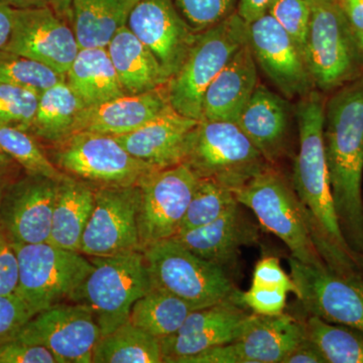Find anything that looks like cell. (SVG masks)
<instances>
[{"label":"cell","instance_id":"obj_1","mask_svg":"<svg viewBox=\"0 0 363 363\" xmlns=\"http://www.w3.org/2000/svg\"><path fill=\"white\" fill-rule=\"evenodd\" d=\"M323 136L339 226L359 260L363 255V74L327 100Z\"/></svg>","mask_w":363,"mask_h":363},{"label":"cell","instance_id":"obj_2","mask_svg":"<svg viewBox=\"0 0 363 363\" xmlns=\"http://www.w3.org/2000/svg\"><path fill=\"white\" fill-rule=\"evenodd\" d=\"M325 104L315 90L298 102L300 147L294 164V190L311 219L315 245L324 262L333 267H352L359 260L341 233L332 198L323 136Z\"/></svg>","mask_w":363,"mask_h":363},{"label":"cell","instance_id":"obj_3","mask_svg":"<svg viewBox=\"0 0 363 363\" xmlns=\"http://www.w3.org/2000/svg\"><path fill=\"white\" fill-rule=\"evenodd\" d=\"M182 164L233 191L272 166L238 123L212 121H200L189 133Z\"/></svg>","mask_w":363,"mask_h":363},{"label":"cell","instance_id":"obj_4","mask_svg":"<svg viewBox=\"0 0 363 363\" xmlns=\"http://www.w3.org/2000/svg\"><path fill=\"white\" fill-rule=\"evenodd\" d=\"M234 194L242 206L252 210L262 228L285 243L293 257L314 266L326 264L315 245L307 210L295 190L272 166Z\"/></svg>","mask_w":363,"mask_h":363},{"label":"cell","instance_id":"obj_5","mask_svg":"<svg viewBox=\"0 0 363 363\" xmlns=\"http://www.w3.org/2000/svg\"><path fill=\"white\" fill-rule=\"evenodd\" d=\"M248 25L240 14L197 33L183 65L166 84L169 104L182 116L202 119L203 98L208 86L247 42Z\"/></svg>","mask_w":363,"mask_h":363},{"label":"cell","instance_id":"obj_6","mask_svg":"<svg viewBox=\"0 0 363 363\" xmlns=\"http://www.w3.org/2000/svg\"><path fill=\"white\" fill-rule=\"evenodd\" d=\"M152 286L185 301L193 310L240 298L225 269L190 252L175 238L143 250Z\"/></svg>","mask_w":363,"mask_h":363},{"label":"cell","instance_id":"obj_7","mask_svg":"<svg viewBox=\"0 0 363 363\" xmlns=\"http://www.w3.org/2000/svg\"><path fill=\"white\" fill-rule=\"evenodd\" d=\"M18 281L14 295L33 316L60 303L73 302L93 264L83 253L49 242L14 243Z\"/></svg>","mask_w":363,"mask_h":363},{"label":"cell","instance_id":"obj_8","mask_svg":"<svg viewBox=\"0 0 363 363\" xmlns=\"http://www.w3.org/2000/svg\"><path fill=\"white\" fill-rule=\"evenodd\" d=\"M310 25L305 61L314 84L335 91L363 74L362 54L338 0H307Z\"/></svg>","mask_w":363,"mask_h":363},{"label":"cell","instance_id":"obj_9","mask_svg":"<svg viewBox=\"0 0 363 363\" xmlns=\"http://www.w3.org/2000/svg\"><path fill=\"white\" fill-rule=\"evenodd\" d=\"M88 257L93 269L73 302L89 308L104 336L128 321L133 304L152 288V279L143 252Z\"/></svg>","mask_w":363,"mask_h":363},{"label":"cell","instance_id":"obj_10","mask_svg":"<svg viewBox=\"0 0 363 363\" xmlns=\"http://www.w3.org/2000/svg\"><path fill=\"white\" fill-rule=\"evenodd\" d=\"M49 157L60 171L94 189L138 185L143 176L156 171L131 156L114 136L89 131L52 143Z\"/></svg>","mask_w":363,"mask_h":363},{"label":"cell","instance_id":"obj_11","mask_svg":"<svg viewBox=\"0 0 363 363\" xmlns=\"http://www.w3.org/2000/svg\"><path fill=\"white\" fill-rule=\"evenodd\" d=\"M198 181L184 164L150 172L140 179L138 226L142 252L179 233Z\"/></svg>","mask_w":363,"mask_h":363},{"label":"cell","instance_id":"obj_12","mask_svg":"<svg viewBox=\"0 0 363 363\" xmlns=\"http://www.w3.org/2000/svg\"><path fill=\"white\" fill-rule=\"evenodd\" d=\"M298 298L309 316L363 332V279L344 276L326 264L314 266L289 259Z\"/></svg>","mask_w":363,"mask_h":363},{"label":"cell","instance_id":"obj_13","mask_svg":"<svg viewBox=\"0 0 363 363\" xmlns=\"http://www.w3.org/2000/svg\"><path fill=\"white\" fill-rule=\"evenodd\" d=\"M100 337L101 330L89 308L65 302L30 318L14 339L44 346L58 363H92Z\"/></svg>","mask_w":363,"mask_h":363},{"label":"cell","instance_id":"obj_14","mask_svg":"<svg viewBox=\"0 0 363 363\" xmlns=\"http://www.w3.org/2000/svg\"><path fill=\"white\" fill-rule=\"evenodd\" d=\"M94 199L80 252L86 257H101L142 252L138 226V186L96 188Z\"/></svg>","mask_w":363,"mask_h":363},{"label":"cell","instance_id":"obj_15","mask_svg":"<svg viewBox=\"0 0 363 363\" xmlns=\"http://www.w3.org/2000/svg\"><path fill=\"white\" fill-rule=\"evenodd\" d=\"M305 338V323L291 315L252 313L236 340L184 358L180 363H281Z\"/></svg>","mask_w":363,"mask_h":363},{"label":"cell","instance_id":"obj_16","mask_svg":"<svg viewBox=\"0 0 363 363\" xmlns=\"http://www.w3.org/2000/svg\"><path fill=\"white\" fill-rule=\"evenodd\" d=\"M79 50L70 23L47 6L14 9L13 30L2 51L35 60L66 76Z\"/></svg>","mask_w":363,"mask_h":363},{"label":"cell","instance_id":"obj_17","mask_svg":"<svg viewBox=\"0 0 363 363\" xmlns=\"http://www.w3.org/2000/svg\"><path fill=\"white\" fill-rule=\"evenodd\" d=\"M247 40L257 65L286 99L303 98L315 90L302 52L269 13L248 23Z\"/></svg>","mask_w":363,"mask_h":363},{"label":"cell","instance_id":"obj_18","mask_svg":"<svg viewBox=\"0 0 363 363\" xmlns=\"http://www.w3.org/2000/svg\"><path fill=\"white\" fill-rule=\"evenodd\" d=\"M247 309L240 296L193 310L175 334L160 339L162 363H180L184 358L236 340L252 315Z\"/></svg>","mask_w":363,"mask_h":363},{"label":"cell","instance_id":"obj_19","mask_svg":"<svg viewBox=\"0 0 363 363\" xmlns=\"http://www.w3.org/2000/svg\"><path fill=\"white\" fill-rule=\"evenodd\" d=\"M126 26L155 55L169 80L183 65L198 33L173 0H138Z\"/></svg>","mask_w":363,"mask_h":363},{"label":"cell","instance_id":"obj_20","mask_svg":"<svg viewBox=\"0 0 363 363\" xmlns=\"http://www.w3.org/2000/svg\"><path fill=\"white\" fill-rule=\"evenodd\" d=\"M61 182L28 174L4 191L0 221L13 242H48Z\"/></svg>","mask_w":363,"mask_h":363},{"label":"cell","instance_id":"obj_21","mask_svg":"<svg viewBox=\"0 0 363 363\" xmlns=\"http://www.w3.org/2000/svg\"><path fill=\"white\" fill-rule=\"evenodd\" d=\"M199 121L169 106L138 130L114 138L131 156L152 168H171L182 164L189 133Z\"/></svg>","mask_w":363,"mask_h":363},{"label":"cell","instance_id":"obj_22","mask_svg":"<svg viewBox=\"0 0 363 363\" xmlns=\"http://www.w3.org/2000/svg\"><path fill=\"white\" fill-rule=\"evenodd\" d=\"M174 238L201 259L225 269L234 264L241 247L259 242V231L238 202L211 223L177 233Z\"/></svg>","mask_w":363,"mask_h":363},{"label":"cell","instance_id":"obj_23","mask_svg":"<svg viewBox=\"0 0 363 363\" xmlns=\"http://www.w3.org/2000/svg\"><path fill=\"white\" fill-rule=\"evenodd\" d=\"M171 106L166 85L149 92L109 100L84 107L76 119L73 133L89 131L107 135H121L138 130Z\"/></svg>","mask_w":363,"mask_h":363},{"label":"cell","instance_id":"obj_24","mask_svg":"<svg viewBox=\"0 0 363 363\" xmlns=\"http://www.w3.org/2000/svg\"><path fill=\"white\" fill-rule=\"evenodd\" d=\"M257 84V65L248 40L208 86L201 121L236 123Z\"/></svg>","mask_w":363,"mask_h":363},{"label":"cell","instance_id":"obj_25","mask_svg":"<svg viewBox=\"0 0 363 363\" xmlns=\"http://www.w3.org/2000/svg\"><path fill=\"white\" fill-rule=\"evenodd\" d=\"M236 123L269 164L283 156L290 123V107L283 97L257 84Z\"/></svg>","mask_w":363,"mask_h":363},{"label":"cell","instance_id":"obj_26","mask_svg":"<svg viewBox=\"0 0 363 363\" xmlns=\"http://www.w3.org/2000/svg\"><path fill=\"white\" fill-rule=\"evenodd\" d=\"M106 49L126 94L149 92L168 83L169 79L155 55L128 26L114 35Z\"/></svg>","mask_w":363,"mask_h":363},{"label":"cell","instance_id":"obj_27","mask_svg":"<svg viewBox=\"0 0 363 363\" xmlns=\"http://www.w3.org/2000/svg\"><path fill=\"white\" fill-rule=\"evenodd\" d=\"M94 188L69 176L60 183L48 242L80 252L83 234L94 209Z\"/></svg>","mask_w":363,"mask_h":363},{"label":"cell","instance_id":"obj_28","mask_svg":"<svg viewBox=\"0 0 363 363\" xmlns=\"http://www.w3.org/2000/svg\"><path fill=\"white\" fill-rule=\"evenodd\" d=\"M66 82L85 107L128 95L119 82L106 48L79 50L67 72Z\"/></svg>","mask_w":363,"mask_h":363},{"label":"cell","instance_id":"obj_29","mask_svg":"<svg viewBox=\"0 0 363 363\" xmlns=\"http://www.w3.org/2000/svg\"><path fill=\"white\" fill-rule=\"evenodd\" d=\"M138 0H73L71 26L80 49L106 48Z\"/></svg>","mask_w":363,"mask_h":363},{"label":"cell","instance_id":"obj_30","mask_svg":"<svg viewBox=\"0 0 363 363\" xmlns=\"http://www.w3.org/2000/svg\"><path fill=\"white\" fill-rule=\"evenodd\" d=\"M85 105L66 80L40 93L37 111L28 128L35 138L52 143L71 135Z\"/></svg>","mask_w":363,"mask_h":363},{"label":"cell","instance_id":"obj_31","mask_svg":"<svg viewBox=\"0 0 363 363\" xmlns=\"http://www.w3.org/2000/svg\"><path fill=\"white\" fill-rule=\"evenodd\" d=\"M193 311L185 301L164 289L152 286L131 308L128 321L162 339L175 334Z\"/></svg>","mask_w":363,"mask_h":363},{"label":"cell","instance_id":"obj_32","mask_svg":"<svg viewBox=\"0 0 363 363\" xmlns=\"http://www.w3.org/2000/svg\"><path fill=\"white\" fill-rule=\"evenodd\" d=\"M92 363H162L160 339L128 320L100 337Z\"/></svg>","mask_w":363,"mask_h":363},{"label":"cell","instance_id":"obj_33","mask_svg":"<svg viewBox=\"0 0 363 363\" xmlns=\"http://www.w3.org/2000/svg\"><path fill=\"white\" fill-rule=\"evenodd\" d=\"M305 329L326 363H363L362 331L316 316L308 318Z\"/></svg>","mask_w":363,"mask_h":363},{"label":"cell","instance_id":"obj_34","mask_svg":"<svg viewBox=\"0 0 363 363\" xmlns=\"http://www.w3.org/2000/svg\"><path fill=\"white\" fill-rule=\"evenodd\" d=\"M0 152L11 157L28 175L44 176L56 181L68 178L50 160L37 138L25 130L0 123Z\"/></svg>","mask_w":363,"mask_h":363},{"label":"cell","instance_id":"obj_35","mask_svg":"<svg viewBox=\"0 0 363 363\" xmlns=\"http://www.w3.org/2000/svg\"><path fill=\"white\" fill-rule=\"evenodd\" d=\"M236 203L238 201L233 190L213 181L199 178L179 233L211 223Z\"/></svg>","mask_w":363,"mask_h":363},{"label":"cell","instance_id":"obj_36","mask_svg":"<svg viewBox=\"0 0 363 363\" xmlns=\"http://www.w3.org/2000/svg\"><path fill=\"white\" fill-rule=\"evenodd\" d=\"M66 80V76L35 60L0 51V81L40 94Z\"/></svg>","mask_w":363,"mask_h":363},{"label":"cell","instance_id":"obj_37","mask_svg":"<svg viewBox=\"0 0 363 363\" xmlns=\"http://www.w3.org/2000/svg\"><path fill=\"white\" fill-rule=\"evenodd\" d=\"M39 96L33 91L0 81V123L28 131L37 111Z\"/></svg>","mask_w":363,"mask_h":363},{"label":"cell","instance_id":"obj_38","mask_svg":"<svg viewBox=\"0 0 363 363\" xmlns=\"http://www.w3.org/2000/svg\"><path fill=\"white\" fill-rule=\"evenodd\" d=\"M179 13L196 33L203 32L235 13L238 0H173Z\"/></svg>","mask_w":363,"mask_h":363},{"label":"cell","instance_id":"obj_39","mask_svg":"<svg viewBox=\"0 0 363 363\" xmlns=\"http://www.w3.org/2000/svg\"><path fill=\"white\" fill-rule=\"evenodd\" d=\"M267 13L292 38L305 59L311 16L307 0H272Z\"/></svg>","mask_w":363,"mask_h":363},{"label":"cell","instance_id":"obj_40","mask_svg":"<svg viewBox=\"0 0 363 363\" xmlns=\"http://www.w3.org/2000/svg\"><path fill=\"white\" fill-rule=\"evenodd\" d=\"M288 291L284 289L250 286L240 293V301L247 309L264 316H277L285 313Z\"/></svg>","mask_w":363,"mask_h":363},{"label":"cell","instance_id":"obj_41","mask_svg":"<svg viewBox=\"0 0 363 363\" xmlns=\"http://www.w3.org/2000/svg\"><path fill=\"white\" fill-rule=\"evenodd\" d=\"M33 316L16 295L0 296V345L13 340Z\"/></svg>","mask_w":363,"mask_h":363},{"label":"cell","instance_id":"obj_42","mask_svg":"<svg viewBox=\"0 0 363 363\" xmlns=\"http://www.w3.org/2000/svg\"><path fill=\"white\" fill-rule=\"evenodd\" d=\"M252 286H267V288L284 289L289 293L298 295V286L292 277L289 276L277 257H262L255 264L252 274Z\"/></svg>","mask_w":363,"mask_h":363},{"label":"cell","instance_id":"obj_43","mask_svg":"<svg viewBox=\"0 0 363 363\" xmlns=\"http://www.w3.org/2000/svg\"><path fill=\"white\" fill-rule=\"evenodd\" d=\"M0 363H58L51 351L13 339L0 345Z\"/></svg>","mask_w":363,"mask_h":363},{"label":"cell","instance_id":"obj_44","mask_svg":"<svg viewBox=\"0 0 363 363\" xmlns=\"http://www.w3.org/2000/svg\"><path fill=\"white\" fill-rule=\"evenodd\" d=\"M18 281V257L13 240L0 221V296L14 295Z\"/></svg>","mask_w":363,"mask_h":363},{"label":"cell","instance_id":"obj_45","mask_svg":"<svg viewBox=\"0 0 363 363\" xmlns=\"http://www.w3.org/2000/svg\"><path fill=\"white\" fill-rule=\"evenodd\" d=\"M281 363H326V362L316 346L306 337L290 353H288Z\"/></svg>","mask_w":363,"mask_h":363},{"label":"cell","instance_id":"obj_46","mask_svg":"<svg viewBox=\"0 0 363 363\" xmlns=\"http://www.w3.org/2000/svg\"><path fill=\"white\" fill-rule=\"evenodd\" d=\"M272 2V0H240L238 13L248 25L267 14Z\"/></svg>","mask_w":363,"mask_h":363},{"label":"cell","instance_id":"obj_47","mask_svg":"<svg viewBox=\"0 0 363 363\" xmlns=\"http://www.w3.org/2000/svg\"><path fill=\"white\" fill-rule=\"evenodd\" d=\"M338 4L357 38L363 33V0H338Z\"/></svg>","mask_w":363,"mask_h":363},{"label":"cell","instance_id":"obj_48","mask_svg":"<svg viewBox=\"0 0 363 363\" xmlns=\"http://www.w3.org/2000/svg\"><path fill=\"white\" fill-rule=\"evenodd\" d=\"M14 9L0 1V51L6 48L13 30Z\"/></svg>","mask_w":363,"mask_h":363},{"label":"cell","instance_id":"obj_49","mask_svg":"<svg viewBox=\"0 0 363 363\" xmlns=\"http://www.w3.org/2000/svg\"><path fill=\"white\" fill-rule=\"evenodd\" d=\"M48 6L51 7L60 18L71 25L72 4L73 0H47Z\"/></svg>","mask_w":363,"mask_h":363},{"label":"cell","instance_id":"obj_50","mask_svg":"<svg viewBox=\"0 0 363 363\" xmlns=\"http://www.w3.org/2000/svg\"><path fill=\"white\" fill-rule=\"evenodd\" d=\"M14 9H33L47 6V0H0Z\"/></svg>","mask_w":363,"mask_h":363},{"label":"cell","instance_id":"obj_51","mask_svg":"<svg viewBox=\"0 0 363 363\" xmlns=\"http://www.w3.org/2000/svg\"><path fill=\"white\" fill-rule=\"evenodd\" d=\"M14 162L4 152H0V176H4L11 167Z\"/></svg>","mask_w":363,"mask_h":363},{"label":"cell","instance_id":"obj_52","mask_svg":"<svg viewBox=\"0 0 363 363\" xmlns=\"http://www.w3.org/2000/svg\"><path fill=\"white\" fill-rule=\"evenodd\" d=\"M4 191H6V188H4V180H2V176H0V205H1L2 198H4Z\"/></svg>","mask_w":363,"mask_h":363},{"label":"cell","instance_id":"obj_53","mask_svg":"<svg viewBox=\"0 0 363 363\" xmlns=\"http://www.w3.org/2000/svg\"><path fill=\"white\" fill-rule=\"evenodd\" d=\"M358 45H359L360 54H362V64H363V33L357 37Z\"/></svg>","mask_w":363,"mask_h":363},{"label":"cell","instance_id":"obj_54","mask_svg":"<svg viewBox=\"0 0 363 363\" xmlns=\"http://www.w3.org/2000/svg\"><path fill=\"white\" fill-rule=\"evenodd\" d=\"M362 259H363V255H362Z\"/></svg>","mask_w":363,"mask_h":363}]
</instances>
